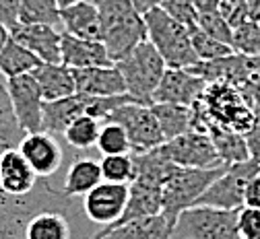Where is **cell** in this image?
Listing matches in <instances>:
<instances>
[{"mask_svg":"<svg viewBox=\"0 0 260 239\" xmlns=\"http://www.w3.org/2000/svg\"><path fill=\"white\" fill-rule=\"evenodd\" d=\"M102 19V42L110 60H124L141 42L147 40L143 13L130 0H93Z\"/></svg>","mask_w":260,"mask_h":239,"instance_id":"1","label":"cell"},{"mask_svg":"<svg viewBox=\"0 0 260 239\" xmlns=\"http://www.w3.org/2000/svg\"><path fill=\"white\" fill-rule=\"evenodd\" d=\"M42 209H71V198L48 180H40L34 192L21 198L0 190V239H25L27 221Z\"/></svg>","mask_w":260,"mask_h":239,"instance_id":"2","label":"cell"},{"mask_svg":"<svg viewBox=\"0 0 260 239\" xmlns=\"http://www.w3.org/2000/svg\"><path fill=\"white\" fill-rule=\"evenodd\" d=\"M147 25V40L166 60L168 68H190L199 62L192 48V31L172 19L164 9L157 7L143 15Z\"/></svg>","mask_w":260,"mask_h":239,"instance_id":"3","label":"cell"},{"mask_svg":"<svg viewBox=\"0 0 260 239\" xmlns=\"http://www.w3.org/2000/svg\"><path fill=\"white\" fill-rule=\"evenodd\" d=\"M201 110L205 114V128L215 124L246 136L254 126V108L230 83H209L201 99Z\"/></svg>","mask_w":260,"mask_h":239,"instance_id":"4","label":"cell"},{"mask_svg":"<svg viewBox=\"0 0 260 239\" xmlns=\"http://www.w3.org/2000/svg\"><path fill=\"white\" fill-rule=\"evenodd\" d=\"M118 71L124 77L126 91L145 106H153V95L164 79L168 64L155 50V46L145 40L141 42L124 60L116 62Z\"/></svg>","mask_w":260,"mask_h":239,"instance_id":"5","label":"cell"},{"mask_svg":"<svg viewBox=\"0 0 260 239\" xmlns=\"http://www.w3.org/2000/svg\"><path fill=\"white\" fill-rule=\"evenodd\" d=\"M225 169L227 165L213 169L178 167L164 186V211L161 213L172 221H178L180 213L194 207L197 200L213 186V182L225 174Z\"/></svg>","mask_w":260,"mask_h":239,"instance_id":"6","label":"cell"},{"mask_svg":"<svg viewBox=\"0 0 260 239\" xmlns=\"http://www.w3.org/2000/svg\"><path fill=\"white\" fill-rule=\"evenodd\" d=\"M172 239H242L238 231V211L190 207L180 213Z\"/></svg>","mask_w":260,"mask_h":239,"instance_id":"7","label":"cell"},{"mask_svg":"<svg viewBox=\"0 0 260 239\" xmlns=\"http://www.w3.org/2000/svg\"><path fill=\"white\" fill-rule=\"evenodd\" d=\"M106 122H116L126 130L133 153H145L166 143L159 122L153 114V108L139 104V101H130V104L120 106L108 116Z\"/></svg>","mask_w":260,"mask_h":239,"instance_id":"8","label":"cell"},{"mask_svg":"<svg viewBox=\"0 0 260 239\" xmlns=\"http://www.w3.org/2000/svg\"><path fill=\"white\" fill-rule=\"evenodd\" d=\"M260 172V167L250 159L246 163L230 165L225 174L213 182V186L197 200L194 207H215L225 211H240L244 207V192L254 174Z\"/></svg>","mask_w":260,"mask_h":239,"instance_id":"9","label":"cell"},{"mask_svg":"<svg viewBox=\"0 0 260 239\" xmlns=\"http://www.w3.org/2000/svg\"><path fill=\"white\" fill-rule=\"evenodd\" d=\"M7 89L13 104V112L25 134L44 130V95L34 75H21L7 79Z\"/></svg>","mask_w":260,"mask_h":239,"instance_id":"10","label":"cell"},{"mask_svg":"<svg viewBox=\"0 0 260 239\" xmlns=\"http://www.w3.org/2000/svg\"><path fill=\"white\" fill-rule=\"evenodd\" d=\"M164 149L178 167L213 169V167L223 165L209 132L190 130V132L178 136V139H174V141L164 143Z\"/></svg>","mask_w":260,"mask_h":239,"instance_id":"11","label":"cell"},{"mask_svg":"<svg viewBox=\"0 0 260 239\" xmlns=\"http://www.w3.org/2000/svg\"><path fill=\"white\" fill-rule=\"evenodd\" d=\"M130 196V184L102 182L89 194L83 196V211L91 223L97 225H114L126 211Z\"/></svg>","mask_w":260,"mask_h":239,"instance_id":"12","label":"cell"},{"mask_svg":"<svg viewBox=\"0 0 260 239\" xmlns=\"http://www.w3.org/2000/svg\"><path fill=\"white\" fill-rule=\"evenodd\" d=\"M207 85L209 83L205 79L190 73L188 68H168L153 95V104H176L192 108L203 99Z\"/></svg>","mask_w":260,"mask_h":239,"instance_id":"13","label":"cell"},{"mask_svg":"<svg viewBox=\"0 0 260 239\" xmlns=\"http://www.w3.org/2000/svg\"><path fill=\"white\" fill-rule=\"evenodd\" d=\"M17 149L42 180H50L62 165V147L56 136L46 130L25 134Z\"/></svg>","mask_w":260,"mask_h":239,"instance_id":"14","label":"cell"},{"mask_svg":"<svg viewBox=\"0 0 260 239\" xmlns=\"http://www.w3.org/2000/svg\"><path fill=\"white\" fill-rule=\"evenodd\" d=\"M40 180L42 178L31 169L19 149H7L0 153V190L7 196H27L38 188Z\"/></svg>","mask_w":260,"mask_h":239,"instance_id":"15","label":"cell"},{"mask_svg":"<svg viewBox=\"0 0 260 239\" xmlns=\"http://www.w3.org/2000/svg\"><path fill=\"white\" fill-rule=\"evenodd\" d=\"M11 38L34 52L42 62H62V33L52 25H23L11 29Z\"/></svg>","mask_w":260,"mask_h":239,"instance_id":"16","label":"cell"},{"mask_svg":"<svg viewBox=\"0 0 260 239\" xmlns=\"http://www.w3.org/2000/svg\"><path fill=\"white\" fill-rule=\"evenodd\" d=\"M75 83L77 93L89 97H116L126 95V83L118 66H95V68H77Z\"/></svg>","mask_w":260,"mask_h":239,"instance_id":"17","label":"cell"},{"mask_svg":"<svg viewBox=\"0 0 260 239\" xmlns=\"http://www.w3.org/2000/svg\"><path fill=\"white\" fill-rule=\"evenodd\" d=\"M174 225L176 221L159 213L153 217L122 223L110 231L102 229L100 233H95V239H172Z\"/></svg>","mask_w":260,"mask_h":239,"instance_id":"18","label":"cell"},{"mask_svg":"<svg viewBox=\"0 0 260 239\" xmlns=\"http://www.w3.org/2000/svg\"><path fill=\"white\" fill-rule=\"evenodd\" d=\"M60 23L64 31L81 40L102 42V19L93 0H79L60 9Z\"/></svg>","mask_w":260,"mask_h":239,"instance_id":"19","label":"cell"},{"mask_svg":"<svg viewBox=\"0 0 260 239\" xmlns=\"http://www.w3.org/2000/svg\"><path fill=\"white\" fill-rule=\"evenodd\" d=\"M62 64L77 71V68L112 66L114 62L110 60L104 42L81 40L67 31H62Z\"/></svg>","mask_w":260,"mask_h":239,"instance_id":"20","label":"cell"},{"mask_svg":"<svg viewBox=\"0 0 260 239\" xmlns=\"http://www.w3.org/2000/svg\"><path fill=\"white\" fill-rule=\"evenodd\" d=\"M161 211H164V188L135 180V182H130V196H128L124 215L114 225H108L104 229L110 231L122 223L143 219V217H153V215H159Z\"/></svg>","mask_w":260,"mask_h":239,"instance_id":"21","label":"cell"},{"mask_svg":"<svg viewBox=\"0 0 260 239\" xmlns=\"http://www.w3.org/2000/svg\"><path fill=\"white\" fill-rule=\"evenodd\" d=\"M31 75L42 89L44 101H58L77 93L73 68L62 62H42Z\"/></svg>","mask_w":260,"mask_h":239,"instance_id":"22","label":"cell"},{"mask_svg":"<svg viewBox=\"0 0 260 239\" xmlns=\"http://www.w3.org/2000/svg\"><path fill=\"white\" fill-rule=\"evenodd\" d=\"M85 114H87V95H81V93H75L58 101H46L44 130L54 136H64L67 128Z\"/></svg>","mask_w":260,"mask_h":239,"instance_id":"23","label":"cell"},{"mask_svg":"<svg viewBox=\"0 0 260 239\" xmlns=\"http://www.w3.org/2000/svg\"><path fill=\"white\" fill-rule=\"evenodd\" d=\"M71 209H42L25 225V239H71Z\"/></svg>","mask_w":260,"mask_h":239,"instance_id":"24","label":"cell"},{"mask_svg":"<svg viewBox=\"0 0 260 239\" xmlns=\"http://www.w3.org/2000/svg\"><path fill=\"white\" fill-rule=\"evenodd\" d=\"M104 182L102 176V165L100 161H95L91 157H79L71 163L67 178H64V186L62 192L69 198L75 196H85L89 194L95 186H100Z\"/></svg>","mask_w":260,"mask_h":239,"instance_id":"25","label":"cell"},{"mask_svg":"<svg viewBox=\"0 0 260 239\" xmlns=\"http://www.w3.org/2000/svg\"><path fill=\"white\" fill-rule=\"evenodd\" d=\"M153 114L159 122L164 141H174L178 136L194 130V110L176 104H153Z\"/></svg>","mask_w":260,"mask_h":239,"instance_id":"26","label":"cell"},{"mask_svg":"<svg viewBox=\"0 0 260 239\" xmlns=\"http://www.w3.org/2000/svg\"><path fill=\"white\" fill-rule=\"evenodd\" d=\"M207 132L211 136V141H213L223 165L230 167V165H238V163L250 161V149H248V141H246L244 134L232 132L227 128L215 126V124H209Z\"/></svg>","mask_w":260,"mask_h":239,"instance_id":"27","label":"cell"},{"mask_svg":"<svg viewBox=\"0 0 260 239\" xmlns=\"http://www.w3.org/2000/svg\"><path fill=\"white\" fill-rule=\"evenodd\" d=\"M40 64H42V60L34 52H29L25 46L15 42L13 38L7 42L5 50L0 52V75L5 79L29 75V73H34Z\"/></svg>","mask_w":260,"mask_h":239,"instance_id":"28","label":"cell"},{"mask_svg":"<svg viewBox=\"0 0 260 239\" xmlns=\"http://www.w3.org/2000/svg\"><path fill=\"white\" fill-rule=\"evenodd\" d=\"M23 128L19 126V120L13 112V104L7 89V79L0 75V145L3 149H17L23 141Z\"/></svg>","mask_w":260,"mask_h":239,"instance_id":"29","label":"cell"},{"mask_svg":"<svg viewBox=\"0 0 260 239\" xmlns=\"http://www.w3.org/2000/svg\"><path fill=\"white\" fill-rule=\"evenodd\" d=\"M19 23L23 25H52L60 23V5L58 0H21Z\"/></svg>","mask_w":260,"mask_h":239,"instance_id":"30","label":"cell"},{"mask_svg":"<svg viewBox=\"0 0 260 239\" xmlns=\"http://www.w3.org/2000/svg\"><path fill=\"white\" fill-rule=\"evenodd\" d=\"M100 130H102V120H97L93 116H81L77 118L64 132V139L67 143L79 151L91 149L97 145V139H100Z\"/></svg>","mask_w":260,"mask_h":239,"instance_id":"31","label":"cell"},{"mask_svg":"<svg viewBox=\"0 0 260 239\" xmlns=\"http://www.w3.org/2000/svg\"><path fill=\"white\" fill-rule=\"evenodd\" d=\"M100 165H102L104 182L130 184L135 180V157H133V153H126V155H104Z\"/></svg>","mask_w":260,"mask_h":239,"instance_id":"32","label":"cell"},{"mask_svg":"<svg viewBox=\"0 0 260 239\" xmlns=\"http://www.w3.org/2000/svg\"><path fill=\"white\" fill-rule=\"evenodd\" d=\"M97 149L102 155H126L133 153L126 130L116 122H104L100 130V139H97Z\"/></svg>","mask_w":260,"mask_h":239,"instance_id":"33","label":"cell"},{"mask_svg":"<svg viewBox=\"0 0 260 239\" xmlns=\"http://www.w3.org/2000/svg\"><path fill=\"white\" fill-rule=\"evenodd\" d=\"M192 48H194V52H197L201 62L219 60V58H225V56H230V54L236 52L232 46H227V44L207 36V33L201 31V29L192 31Z\"/></svg>","mask_w":260,"mask_h":239,"instance_id":"34","label":"cell"},{"mask_svg":"<svg viewBox=\"0 0 260 239\" xmlns=\"http://www.w3.org/2000/svg\"><path fill=\"white\" fill-rule=\"evenodd\" d=\"M234 50L246 56H260V23L258 21L248 19L234 29Z\"/></svg>","mask_w":260,"mask_h":239,"instance_id":"35","label":"cell"},{"mask_svg":"<svg viewBox=\"0 0 260 239\" xmlns=\"http://www.w3.org/2000/svg\"><path fill=\"white\" fill-rule=\"evenodd\" d=\"M199 29L205 31L207 36H211V38L234 48V27L225 21V17L219 11L201 15L199 17Z\"/></svg>","mask_w":260,"mask_h":239,"instance_id":"36","label":"cell"},{"mask_svg":"<svg viewBox=\"0 0 260 239\" xmlns=\"http://www.w3.org/2000/svg\"><path fill=\"white\" fill-rule=\"evenodd\" d=\"M161 9H164L172 19H176L178 23L188 27L190 31L199 29V17L201 15H199L192 0H164V3H161Z\"/></svg>","mask_w":260,"mask_h":239,"instance_id":"37","label":"cell"},{"mask_svg":"<svg viewBox=\"0 0 260 239\" xmlns=\"http://www.w3.org/2000/svg\"><path fill=\"white\" fill-rule=\"evenodd\" d=\"M238 231L242 239H260V209L242 207L238 211Z\"/></svg>","mask_w":260,"mask_h":239,"instance_id":"38","label":"cell"},{"mask_svg":"<svg viewBox=\"0 0 260 239\" xmlns=\"http://www.w3.org/2000/svg\"><path fill=\"white\" fill-rule=\"evenodd\" d=\"M219 13L234 29L250 19L248 0H219Z\"/></svg>","mask_w":260,"mask_h":239,"instance_id":"39","label":"cell"},{"mask_svg":"<svg viewBox=\"0 0 260 239\" xmlns=\"http://www.w3.org/2000/svg\"><path fill=\"white\" fill-rule=\"evenodd\" d=\"M238 91L244 95V99L248 101L254 110L260 108V66L250 75V79L244 85L238 87Z\"/></svg>","mask_w":260,"mask_h":239,"instance_id":"40","label":"cell"},{"mask_svg":"<svg viewBox=\"0 0 260 239\" xmlns=\"http://www.w3.org/2000/svg\"><path fill=\"white\" fill-rule=\"evenodd\" d=\"M248 149H250V159L260 167V108L254 110V126L246 134Z\"/></svg>","mask_w":260,"mask_h":239,"instance_id":"41","label":"cell"},{"mask_svg":"<svg viewBox=\"0 0 260 239\" xmlns=\"http://www.w3.org/2000/svg\"><path fill=\"white\" fill-rule=\"evenodd\" d=\"M19 7L21 0H0V23L9 31L19 23Z\"/></svg>","mask_w":260,"mask_h":239,"instance_id":"42","label":"cell"},{"mask_svg":"<svg viewBox=\"0 0 260 239\" xmlns=\"http://www.w3.org/2000/svg\"><path fill=\"white\" fill-rule=\"evenodd\" d=\"M244 207H250V209H260V172L254 174L246 186V192H244Z\"/></svg>","mask_w":260,"mask_h":239,"instance_id":"43","label":"cell"},{"mask_svg":"<svg viewBox=\"0 0 260 239\" xmlns=\"http://www.w3.org/2000/svg\"><path fill=\"white\" fill-rule=\"evenodd\" d=\"M192 3H194V7H197L199 15L219 11V0H192Z\"/></svg>","mask_w":260,"mask_h":239,"instance_id":"44","label":"cell"},{"mask_svg":"<svg viewBox=\"0 0 260 239\" xmlns=\"http://www.w3.org/2000/svg\"><path fill=\"white\" fill-rule=\"evenodd\" d=\"M130 3H133L135 7H137V11L139 13H149L151 9H157V7H161V3H164V0H130Z\"/></svg>","mask_w":260,"mask_h":239,"instance_id":"45","label":"cell"},{"mask_svg":"<svg viewBox=\"0 0 260 239\" xmlns=\"http://www.w3.org/2000/svg\"><path fill=\"white\" fill-rule=\"evenodd\" d=\"M248 7H250V19L260 23V0H248Z\"/></svg>","mask_w":260,"mask_h":239,"instance_id":"46","label":"cell"},{"mask_svg":"<svg viewBox=\"0 0 260 239\" xmlns=\"http://www.w3.org/2000/svg\"><path fill=\"white\" fill-rule=\"evenodd\" d=\"M11 40V31L3 25V23H0V52H3L5 50V46H7V42Z\"/></svg>","mask_w":260,"mask_h":239,"instance_id":"47","label":"cell"},{"mask_svg":"<svg viewBox=\"0 0 260 239\" xmlns=\"http://www.w3.org/2000/svg\"><path fill=\"white\" fill-rule=\"evenodd\" d=\"M73 3H79V0H58L60 9H62V7H69V5H73Z\"/></svg>","mask_w":260,"mask_h":239,"instance_id":"48","label":"cell"},{"mask_svg":"<svg viewBox=\"0 0 260 239\" xmlns=\"http://www.w3.org/2000/svg\"><path fill=\"white\" fill-rule=\"evenodd\" d=\"M87 239H95V235H91V237H87Z\"/></svg>","mask_w":260,"mask_h":239,"instance_id":"49","label":"cell"},{"mask_svg":"<svg viewBox=\"0 0 260 239\" xmlns=\"http://www.w3.org/2000/svg\"><path fill=\"white\" fill-rule=\"evenodd\" d=\"M3 151H5V149H3V145H0V153H3Z\"/></svg>","mask_w":260,"mask_h":239,"instance_id":"50","label":"cell"}]
</instances>
